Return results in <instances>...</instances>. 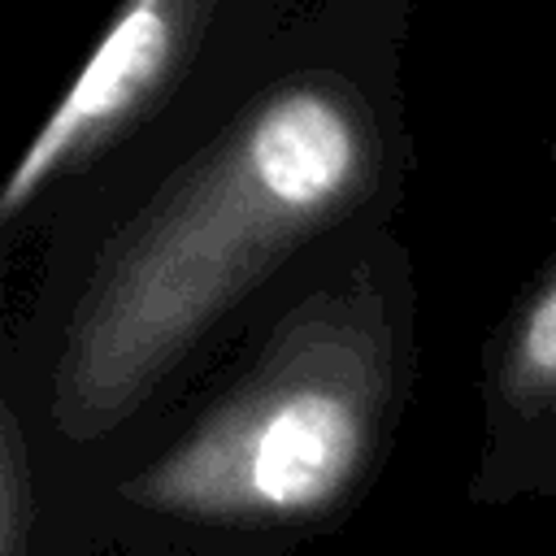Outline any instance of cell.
I'll return each mask as SVG.
<instances>
[{"mask_svg":"<svg viewBox=\"0 0 556 556\" xmlns=\"http://www.w3.org/2000/svg\"><path fill=\"white\" fill-rule=\"evenodd\" d=\"M369 178L361 104L330 83L261 96L109 252L83 291L48 391L70 443L117 434L195 343Z\"/></svg>","mask_w":556,"mask_h":556,"instance_id":"1","label":"cell"},{"mask_svg":"<svg viewBox=\"0 0 556 556\" xmlns=\"http://www.w3.org/2000/svg\"><path fill=\"white\" fill-rule=\"evenodd\" d=\"M404 400V339L374 282L304 300L261 356L100 495L126 556H295L374 486Z\"/></svg>","mask_w":556,"mask_h":556,"instance_id":"2","label":"cell"},{"mask_svg":"<svg viewBox=\"0 0 556 556\" xmlns=\"http://www.w3.org/2000/svg\"><path fill=\"white\" fill-rule=\"evenodd\" d=\"M482 452L469 500H556V269L504 326L482 387Z\"/></svg>","mask_w":556,"mask_h":556,"instance_id":"3","label":"cell"},{"mask_svg":"<svg viewBox=\"0 0 556 556\" xmlns=\"http://www.w3.org/2000/svg\"><path fill=\"white\" fill-rule=\"evenodd\" d=\"M187 30V0H126L87 61L83 78L70 87L52 122L35 135L30 152L9 178L4 217L22 213L35 191L65 165L100 148L169 74L178 39Z\"/></svg>","mask_w":556,"mask_h":556,"instance_id":"4","label":"cell"},{"mask_svg":"<svg viewBox=\"0 0 556 556\" xmlns=\"http://www.w3.org/2000/svg\"><path fill=\"white\" fill-rule=\"evenodd\" d=\"M43 552V495L35 473V452L22 417L4 408L0 417V556Z\"/></svg>","mask_w":556,"mask_h":556,"instance_id":"5","label":"cell"}]
</instances>
